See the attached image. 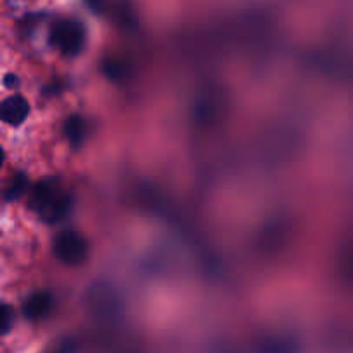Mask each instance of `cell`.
<instances>
[{
	"label": "cell",
	"mask_w": 353,
	"mask_h": 353,
	"mask_svg": "<svg viewBox=\"0 0 353 353\" xmlns=\"http://www.w3.org/2000/svg\"><path fill=\"white\" fill-rule=\"evenodd\" d=\"M31 207L47 223L61 221L69 210V196L57 186V183H41L31 195Z\"/></svg>",
	"instance_id": "obj_1"
},
{
	"label": "cell",
	"mask_w": 353,
	"mask_h": 353,
	"mask_svg": "<svg viewBox=\"0 0 353 353\" xmlns=\"http://www.w3.org/2000/svg\"><path fill=\"white\" fill-rule=\"evenodd\" d=\"M85 26L78 19H61L52 28V41L62 54L74 57L85 47Z\"/></svg>",
	"instance_id": "obj_2"
},
{
	"label": "cell",
	"mask_w": 353,
	"mask_h": 353,
	"mask_svg": "<svg viewBox=\"0 0 353 353\" xmlns=\"http://www.w3.org/2000/svg\"><path fill=\"white\" fill-rule=\"evenodd\" d=\"M54 254L62 264L65 265H79L86 259L88 254V245L83 234L74 230H64L55 236L54 240Z\"/></svg>",
	"instance_id": "obj_3"
},
{
	"label": "cell",
	"mask_w": 353,
	"mask_h": 353,
	"mask_svg": "<svg viewBox=\"0 0 353 353\" xmlns=\"http://www.w3.org/2000/svg\"><path fill=\"white\" fill-rule=\"evenodd\" d=\"M30 114V105H28V100L21 95H12L7 100H3L2 105V117L7 124H17L23 123L24 119Z\"/></svg>",
	"instance_id": "obj_4"
},
{
	"label": "cell",
	"mask_w": 353,
	"mask_h": 353,
	"mask_svg": "<svg viewBox=\"0 0 353 353\" xmlns=\"http://www.w3.org/2000/svg\"><path fill=\"white\" fill-rule=\"evenodd\" d=\"M50 295H47V293H38V295L31 296L26 302V305H24V314H26L28 317H31V319H40V317H43L45 314L50 310Z\"/></svg>",
	"instance_id": "obj_5"
},
{
	"label": "cell",
	"mask_w": 353,
	"mask_h": 353,
	"mask_svg": "<svg viewBox=\"0 0 353 353\" xmlns=\"http://www.w3.org/2000/svg\"><path fill=\"white\" fill-rule=\"evenodd\" d=\"M65 133H68V138L72 141V143L78 145L83 138V124L78 117L71 119L68 123V128H65Z\"/></svg>",
	"instance_id": "obj_6"
}]
</instances>
